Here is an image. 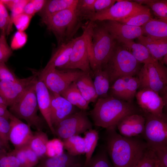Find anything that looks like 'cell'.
Segmentation results:
<instances>
[{
    "label": "cell",
    "mask_w": 167,
    "mask_h": 167,
    "mask_svg": "<svg viewBox=\"0 0 167 167\" xmlns=\"http://www.w3.org/2000/svg\"><path fill=\"white\" fill-rule=\"evenodd\" d=\"M116 129H106L105 149L113 167H135L148 148L147 143L137 137H124Z\"/></svg>",
    "instance_id": "1"
},
{
    "label": "cell",
    "mask_w": 167,
    "mask_h": 167,
    "mask_svg": "<svg viewBox=\"0 0 167 167\" xmlns=\"http://www.w3.org/2000/svg\"><path fill=\"white\" fill-rule=\"evenodd\" d=\"M90 115L94 124L106 129L116 127L124 118L134 113H142L134 102L119 100L109 96L98 98Z\"/></svg>",
    "instance_id": "2"
},
{
    "label": "cell",
    "mask_w": 167,
    "mask_h": 167,
    "mask_svg": "<svg viewBox=\"0 0 167 167\" xmlns=\"http://www.w3.org/2000/svg\"><path fill=\"white\" fill-rule=\"evenodd\" d=\"M89 54L90 66L93 72L105 67L117 42L102 21H89Z\"/></svg>",
    "instance_id": "3"
},
{
    "label": "cell",
    "mask_w": 167,
    "mask_h": 167,
    "mask_svg": "<svg viewBox=\"0 0 167 167\" xmlns=\"http://www.w3.org/2000/svg\"><path fill=\"white\" fill-rule=\"evenodd\" d=\"M82 20L75 9L65 10L41 20L49 31L55 36L59 45L72 39L80 27Z\"/></svg>",
    "instance_id": "4"
},
{
    "label": "cell",
    "mask_w": 167,
    "mask_h": 167,
    "mask_svg": "<svg viewBox=\"0 0 167 167\" xmlns=\"http://www.w3.org/2000/svg\"><path fill=\"white\" fill-rule=\"evenodd\" d=\"M142 66L133 55L117 42L111 56L104 68L108 73L111 86L121 77L137 76Z\"/></svg>",
    "instance_id": "5"
},
{
    "label": "cell",
    "mask_w": 167,
    "mask_h": 167,
    "mask_svg": "<svg viewBox=\"0 0 167 167\" xmlns=\"http://www.w3.org/2000/svg\"><path fill=\"white\" fill-rule=\"evenodd\" d=\"M36 81L10 107V111L16 118L25 120L30 126L39 131L42 130L43 122L37 113L39 108L35 88Z\"/></svg>",
    "instance_id": "6"
},
{
    "label": "cell",
    "mask_w": 167,
    "mask_h": 167,
    "mask_svg": "<svg viewBox=\"0 0 167 167\" xmlns=\"http://www.w3.org/2000/svg\"><path fill=\"white\" fill-rule=\"evenodd\" d=\"M137 76L139 82V89H151L167 100V68L164 64L157 60L144 64Z\"/></svg>",
    "instance_id": "7"
},
{
    "label": "cell",
    "mask_w": 167,
    "mask_h": 167,
    "mask_svg": "<svg viewBox=\"0 0 167 167\" xmlns=\"http://www.w3.org/2000/svg\"><path fill=\"white\" fill-rule=\"evenodd\" d=\"M36 72L38 78L44 83L50 92L61 95L84 72L78 69L55 68L42 69Z\"/></svg>",
    "instance_id": "8"
},
{
    "label": "cell",
    "mask_w": 167,
    "mask_h": 167,
    "mask_svg": "<svg viewBox=\"0 0 167 167\" xmlns=\"http://www.w3.org/2000/svg\"><path fill=\"white\" fill-rule=\"evenodd\" d=\"M83 34L74 38V42L69 60L62 69H78L92 75L89 54V21L82 25Z\"/></svg>",
    "instance_id": "9"
},
{
    "label": "cell",
    "mask_w": 167,
    "mask_h": 167,
    "mask_svg": "<svg viewBox=\"0 0 167 167\" xmlns=\"http://www.w3.org/2000/svg\"><path fill=\"white\" fill-rule=\"evenodd\" d=\"M150 11L148 7L129 0H117L108 9L95 13L89 19L91 21L120 20Z\"/></svg>",
    "instance_id": "10"
},
{
    "label": "cell",
    "mask_w": 167,
    "mask_h": 167,
    "mask_svg": "<svg viewBox=\"0 0 167 167\" xmlns=\"http://www.w3.org/2000/svg\"><path fill=\"white\" fill-rule=\"evenodd\" d=\"M145 124L142 134L148 148L167 145V116L143 113Z\"/></svg>",
    "instance_id": "11"
},
{
    "label": "cell",
    "mask_w": 167,
    "mask_h": 167,
    "mask_svg": "<svg viewBox=\"0 0 167 167\" xmlns=\"http://www.w3.org/2000/svg\"><path fill=\"white\" fill-rule=\"evenodd\" d=\"M93 125L85 110L76 111L59 122L54 127L55 135L62 140L84 133L92 129Z\"/></svg>",
    "instance_id": "12"
},
{
    "label": "cell",
    "mask_w": 167,
    "mask_h": 167,
    "mask_svg": "<svg viewBox=\"0 0 167 167\" xmlns=\"http://www.w3.org/2000/svg\"><path fill=\"white\" fill-rule=\"evenodd\" d=\"M135 97L138 107L143 113L155 115L164 113L163 110L166 106L167 101L157 92L147 88L139 89Z\"/></svg>",
    "instance_id": "13"
},
{
    "label": "cell",
    "mask_w": 167,
    "mask_h": 167,
    "mask_svg": "<svg viewBox=\"0 0 167 167\" xmlns=\"http://www.w3.org/2000/svg\"><path fill=\"white\" fill-rule=\"evenodd\" d=\"M37 78L35 72L32 75L15 81L0 80V96L6 101L8 106L13 105Z\"/></svg>",
    "instance_id": "14"
},
{
    "label": "cell",
    "mask_w": 167,
    "mask_h": 167,
    "mask_svg": "<svg viewBox=\"0 0 167 167\" xmlns=\"http://www.w3.org/2000/svg\"><path fill=\"white\" fill-rule=\"evenodd\" d=\"M9 120L10 125L9 141L13 145L15 149H18L28 145L33 134L30 126L12 114Z\"/></svg>",
    "instance_id": "15"
},
{
    "label": "cell",
    "mask_w": 167,
    "mask_h": 167,
    "mask_svg": "<svg viewBox=\"0 0 167 167\" xmlns=\"http://www.w3.org/2000/svg\"><path fill=\"white\" fill-rule=\"evenodd\" d=\"M49 92L51 120L54 128L61 121L76 111L75 106L61 95Z\"/></svg>",
    "instance_id": "16"
},
{
    "label": "cell",
    "mask_w": 167,
    "mask_h": 167,
    "mask_svg": "<svg viewBox=\"0 0 167 167\" xmlns=\"http://www.w3.org/2000/svg\"><path fill=\"white\" fill-rule=\"evenodd\" d=\"M145 124L143 113H137L127 116L117 125L119 134L127 137H134L142 135Z\"/></svg>",
    "instance_id": "17"
},
{
    "label": "cell",
    "mask_w": 167,
    "mask_h": 167,
    "mask_svg": "<svg viewBox=\"0 0 167 167\" xmlns=\"http://www.w3.org/2000/svg\"><path fill=\"white\" fill-rule=\"evenodd\" d=\"M102 21L117 41L121 40H133L143 35L141 27L131 26L116 21Z\"/></svg>",
    "instance_id": "18"
},
{
    "label": "cell",
    "mask_w": 167,
    "mask_h": 167,
    "mask_svg": "<svg viewBox=\"0 0 167 167\" xmlns=\"http://www.w3.org/2000/svg\"><path fill=\"white\" fill-rule=\"evenodd\" d=\"M35 88L39 109L51 131L55 135L54 129L51 120L49 91L44 83L38 77L35 82Z\"/></svg>",
    "instance_id": "19"
},
{
    "label": "cell",
    "mask_w": 167,
    "mask_h": 167,
    "mask_svg": "<svg viewBox=\"0 0 167 167\" xmlns=\"http://www.w3.org/2000/svg\"><path fill=\"white\" fill-rule=\"evenodd\" d=\"M74 42V38L68 42L59 45L54 51L44 70L62 69L68 63Z\"/></svg>",
    "instance_id": "20"
},
{
    "label": "cell",
    "mask_w": 167,
    "mask_h": 167,
    "mask_svg": "<svg viewBox=\"0 0 167 167\" xmlns=\"http://www.w3.org/2000/svg\"><path fill=\"white\" fill-rule=\"evenodd\" d=\"M84 164L79 156H74L67 152L52 157H45L36 167H75Z\"/></svg>",
    "instance_id": "21"
},
{
    "label": "cell",
    "mask_w": 167,
    "mask_h": 167,
    "mask_svg": "<svg viewBox=\"0 0 167 167\" xmlns=\"http://www.w3.org/2000/svg\"><path fill=\"white\" fill-rule=\"evenodd\" d=\"M137 39L138 43L144 45L155 60L161 62L167 54V38L156 39L142 35Z\"/></svg>",
    "instance_id": "22"
},
{
    "label": "cell",
    "mask_w": 167,
    "mask_h": 167,
    "mask_svg": "<svg viewBox=\"0 0 167 167\" xmlns=\"http://www.w3.org/2000/svg\"><path fill=\"white\" fill-rule=\"evenodd\" d=\"M141 27L143 36L156 39L167 38V19L152 18Z\"/></svg>",
    "instance_id": "23"
},
{
    "label": "cell",
    "mask_w": 167,
    "mask_h": 167,
    "mask_svg": "<svg viewBox=\"0 0 167 167\" xmlns=\"http://www.w3.org/2000/svg\"><path fill=\"white\" fill-rule=\"evenodd\" d=\"M117 42L124 46L141 64L156 60L152 58L147 49L141 44L136 43L131 40H121Z\"/></svg>",
    "instance_id": "24"
},
{
    "label": "cell",
    "mask_w": 167,
    "mask_h": 167,
    "mask_svg": "<svg viewBox=\"0 0 167 167\" xmlns=\"http://www.w3.org/2000/svg\"><path fill=\"white\" fill-rule=\"evenodd\" d=\"M91 74L84 72L75 81L83 97L89 104L95 102L98 98L94 86Z\"/></svg>",
    "instance_id": "25"
},
{
    "label": "cell",
    "mask_w": 167,
    "mask_h": 167,
    "mask_svg": "<svg viewBox=\"0 0 167 167\" xmlns=\"http://www.w3.org/2000/svg\"><path fill=\"white\" fill-rule=\"evenodd\" d=\"M78 1V0H47L43 9L40 12L41 20L65 10L75 9Z\"/></svg>",
    "instance_id": "26"
},
{
    "label": "cell",
    "mask_w": 167,
    "mask_h": 167,
    "mask_svg": "<svg viewBox=\"0 0 167 167\" xmlns=\"http://www.w3.org/2000/svg\"><path fill=\"white\" fill-rule=\"evenodd\" d=\"M93 84L98 98H104L109 96L110 86L109 75L104 68L92 72Z\"/></svg>",
    "instance_id": "27"
},
{
    "label": "cell",
    "mask_w": 167,
    "mask_h": 167,
    "mask_svg": "<svg viewBox=\"0 0 167 167\" xmlns=\"http://www.w3.org/2000/svg\"><path fill=\"white\" fill-rule=\"evenodd\" d=\"M72 105L81 110L89 109V104L82 96L78 89L75 81L71 83L61 94Z\"/></svg>",
    "instance_id": "28"
},
{
    "label": "cell",
    "mask_w": 167,
    "mask_h": 167,
    "mask_svg": "<svg viewBox=\"0 0 167 167\" xmlns=\"http://www.w3.org/2000/svg\"><path fill=\"white\" fill-rule=\"evenodd\" d=\"M84 134L85 158L83 167H86L93 156L99 139V135L98 131L93 129L87 131Z\"/></svg>",
    "instance_id": "29"
},
{
    "label": "cell",
    "mask_w": 167,
    "mask_h": 167,
    "mask_svg": "<svg viewBox=\"0 0 167 167\" xmlns=\"http://www.w3.org/2000/svg\"><path fill=\"white\" fill-rule=\"evenodd\" d=\"M48 140L46 133L42 130L37 131L33 134L28 145L41 159L46 157V146Z\"/></svg>",
    "instance_id": "30"
},
{
    "label": "cell",
    "mask_w": 167,
    "mask_h": 167,
    "mask_svg": "<svg viewBox=\"0 0 167 167\" xmlns=\"http://www.w3.org/2000/svg\"><path fill=\"white\" fill-rule=\"evenodd\" d=\"M62 140L64 149L69 154L74 156H80L85 154L83 137L79 135H75Z\"/></svg>",
    "instance_id": "31"
},
{
    "label": "cell",
    "mask_w": 167,
    "mask_h": 167,
    "mask_svg": "<svg viewBox=\"0 0 167 167\" xmlns=\"http://www.w3.org/2000/svg\"><path fill=\"white\" fill-rule=\"evenodd\" d=\"M95 0H78L75 8L76 13L81 20H89L96 12L94 8Z\"/></svg>",
    "instance_id": "32"
},
{
    "label": "cell",
    "mask_w": 167,
    "mask_h": 167,
    "mask_svg": "<svg viewBox=\"0 0 167 167\" xmlns=\"http://www.w3.org/2000/svg\"><path fill=\"white\" fill-rule=\"evenodd\" d=\"M126 77L117 79L110 86L109 92V96L126 101Z\"/></svg>",
    "instance_id": "33"
},
{
    "label": "cell",
    "mask_w": 167,
    "mask_h": 167,
    "mask_svg": "<svg viewBox=\"0 0 167 167\" xmlns=\"http://www.w3.org/2000/svg\"><path fill=\"white\" fill-rule=\"evenodd\" d=\"M126 101L134 102V99L139 86L138 77L136 76L126 77Z\"/></svg>",
    "instance_id": "34"
},
{
    "label": "cell",
    "mask_w": 167,
    "mask_h": 167,
    "mask_svg": "<svg viewBox=\"0 0 167 167\" xmlns=\"http://www.w3.org/2000/svg\"><path fill=\"white\" fill-rule=\"evenodd\" d=\"M106 149L102 150L93 156L86 167H113Z\"/></svg>",
    "instance_id": "35"
},
{
    "label": "cell",
    "mask_w": 167,
    "mask_h": 167,
    "mask_svg": "<svg viewBox=\"0 0 167 167\" xmlns=\"http://www.w3.org/2000/svg\"><path fill=\"white\" fill-rule=\"evenodd\" d=\"M62 140L59 138L49 140L46 144V156L52 157L64 152Z\"/></svg>",
    "instance_id": "36"
},
{
    "label": "cell",
    "mask_w": 167,
    "mask_h": 167,
    "mask_svg": "<svg viewBox=\"0 0 167 167\" xmlns=\"http://www.w3.org/2000/svg\"><path fill=\"white\" fill-rule=\"evenodd\" d=\"M147 6L159 19H167V0H151Z\"/></svg>",
    "instance_id": "37"
},
{
    "label": "cell",
    "mask_w": 167,
    "mask_h": 167,
    "mask_svg": "<svg viewBox=\"0 0 167 167\" xmlns=\"http://www.w3.org/2000/svg\"><path fill=\"white\" fill-rule=\"evenodd\" d=\"M152 18L150 11L122 19L118 22L131 26L141 27Z\"/></svg>",
    "instance_id": "38"
},
{
    "label": "cell",
    "mask_w": 167,
    "mask_h": 167,
    "mask_svg": "<svg viewBox=\"0 0 167 167\" xmlns=\"http://www.w3.org/2000/svg\"><path fill=\"white\" fill-rule=\"evenodd\" d=\"M159 165L154 151L148 148L135 167H157Z\"/></svg>",
    "instance_id": "39"
},
{
    "label": "cell",
    "mask_w": 167,
    "mask_h": 167,
    "mask_svg": "<svg viewBox=\"0 0 167 167\" xmlns=\"http://www.w3.org/2000/svg\"><path fill=\"white\" fill-rule=\"evenodd\" d=\"M32 17L24 13L11 17V24H14L18 31H24L28 28Z\"/></svg>",
    "instance_id": "40"
},
{
    "label": "cell",
    "mask_w": 167,
    "mask_h": 167,
    "mask_svg": "<svg viewBox=\"0 0 167 167\" xmlns=\"http://www.w3.org/2000/svg\"><path fill=\"white\" fill-rule=\"evenodd\" d=\"M6 33L2 32L0 36V62L5 63L12 54V50L8 45L6 38Z\"/></svg>",
    "instance_id": "41"
},
{
    "label": "cell",
    "mask_w": 167,
    "mask_h": 167,
    "mask_svg": "<svg viewBox=\"0 0 167 167\" xmlns=\"http://www.w3.org/2000/svg\"><path fill=\"white\" fill-rule=\"evenodd\" d=\"M6 8L12 12L11 17L23 13L24 8L29 0H2Z\"/></svg>",
    "instance_id": "42"
},
{
    "label": "cell",
    "mask_w": 167,
    "mask_h": 167,
    "mask_svg": "<svg viewBox=\"0 0 167 167\" xmlns=\"http://www.w3.org/2000/svg\"><path fill=\"white\" fill-rule=\"evenodd\" d=\"M9 120L0 117V141L2 145L9 148L10 125Z\"/></svg>",
    "instance_id": "43"
},
{
    "label": "cell",
    "mask_w": 167,
    "mask_h": 167,
    "mask_svg": "<svg viewBox=\"0 0 167 167\" xmlns=\"http://www.w3.org/2000/svg\"><path fill=\"white\" fill-rule=\"evenodd\" d=\"M27 38V35L24 31H17L11 40L10 47L12 49L16 50L22 48L26 43Z\"/></svg>",
    "instance_id": "44"
},
{
    "label": "cell",
    "mask_w": 167,
    "mask_h": 167,
    "mask_svg": "<svg viewBox=\"0 0 167 167\" xmlns=\"http://www.w3.org/2000/svg\"><path fill=\"white\" fill-rule=\"evenodd\" d=\"M0 167H21L18 159L10 153L0 155Z\"/></svg>",
    "instance_id": "45"
},
{
    "label": "cell",
    "mask_w": 167,
    "mask_h": 167,
    "mask_svg": "<svg viewBox=\"0 0 167 167\" xmlns=\"http://www.w3.org/2000/svg\"><path fill=\"white\" fill-rule=\"evenodd\" d=\"M149 148L154 151L158 160L159 167H167V145Z\"/></svg>",
    "instance_id": "46"
},
{
    "label": "cell",
    "mask_w": 167,
    "mask_h": 167,
    "mask_svg": "<svg viewBox=\"0 0 167 167\" xmlns=\"http://www.w3.org/2000/svg\"><path fill=\"white\" fill-rule=\"evenodd\" d=\"M18 79L5 63L0 62V80L13 81Z\"/></svg>",
    "instance_id": "47"
},
{
    "label": "cell",
    "mask_w": 167,
    "mask_h": 167,
    "mask_svg": "<svg viewBox=\"0 0 167 167\" xmlns=\"http://www.w3.org/2000/svg\"><path fill=\"white\" fill-rule=\"evenodd\" d=\"M26 154L28 167H33L36 165L40 159L36 153L28 145L24 147Z\"/></svg>",
    "instance_id": "48"
},
{
    "label": "cell",
    "mask_w": 167,
    "mask_h": 167,
    "mask_svg": "<svg viewBox=\"0 0 167 167\" xmlns=\"http://www.w3.org/2000/svg\"><path fill=\"white\" fill-rule=\"evenodd\" d=\"M117 0H95L94 8L96 13L105 10L117 2Z\"/></svg>",
    "instance_id": "49"
},
{
    "label": "cell",
    "mask_w": 167,
    "mask_h": 167,
    "mask_svg": "<svg viewBox=\"0 0 167 167\" xmlns=\"http://www.w3.org/2000/svg\"><path fill=\"white\" fill-rule=\"evenodd\" d=\"M10 153L18 159L20 163L21 167H28L27 159L24 147L18 149H15Z\"/></svg>",
    "instance_id": "50"
},
{
    "label": "cell",
    "mask_w": 167,
    "mask_h": 167,
    "mask_svg": "<svg viewBox=\"0 0 167 167\" xmlns=\"http://www.w3.org/2000/svg\"><path fill=\"white\" fill-rule=\"evenodd\" d=\"M36 13L41 11L46 3V0H31Z\"/></svg>",
    "instance_id": "51"
},
{
    "label": "cell",
    "mask_w": 167,
    "mask_h": 167,
    "mask_svg": "<svg viewBox=\"0 0 167 167\" xmlns=\"http://www.w3.org/2000/svg\"><path fill=\"white\" fill-rule=\"evenodd\" d=\"M23 13L32 17L36 13L33 6L31 0H29V1L25 6L24 8Z\"/></svg>",
    "instance_id": "52"
},
{
    "label": "cell",
    "mask_w": 167,
    "mask_h": 167,
    "mask_svg": "<svg viewBox=\"0 0 167 167\" xmlns=\"http://www.w3.org/2000/svg\"><path fill=\"white\" fill-rule=\"evenodd\" d=\"M6 18L11 19L6 7L2 0H0V19Z\"/></svg>",
    "instance_id": "53"
},
{
    "label": "cell",
    "mask_w": 167,
    "mask_h": 167,
    "mask_svg": "<svg viewBox=\"0 0 167 167\" xmlns=\"http://www.w3.org/2000/svg\"><path fill=\"white\" fill-rule=\"evenodd\" d=\"M6 106H0V117L9 120L12 113L7 109Z\"/></svg>",
    "instance_id": "54"
},
{
    "label": "cell",
    "mask_w": 167,
    "mask_h": 167,
    "mask_svg": "<svg viewBox=\"0 0 167 167\" xmlns=\"http://www.w3.org/2000/svg\"><path fill=\"white\" fill-rule=\"evenodd\" d=\"M4 105L8 107L7 102L5 99L0 96V106Z\"/></svg>",
    "instance_id": "55"
},
{
    "label": "cell",
    "mask_w": 167,
    "mask_h": 167,
    "mask_svg": "<svg viewBox=\"0 0 167 167\" xmlns=\"http://www.w3.org/2000/svg\"><path fill=\"white\" fill-rule=\"evenodd\" d=\"M162 64L167 65V54L165 55L163 57L161 62Z\"/></svg>",
    "instance_id": "56"
},
{
    "label": "cell",
    "mask_w": 167,
    "mask_h": 167,
    "mask_svg": "<svg viewBox=\"0 0 167 167\" xmlns=\"http://www.w3.org/2000/svg\"><path fill=\"white\" fill-rule=\"evenodd\" d=\"M2 146H3V145H2L1 142L0 141V155L4 152L3 150H2Z\"/></svg>",
    "instance_id": "57"
},
{
    "label": "cell",
    "mask_w": 167,
    "mask_h": 167,
    "mask_svg": "<svg viewBox=\"0 0 167 167\" xmlns=\"http://www.w3.org/2000/svg\"><path fill=\"white\" fill-rule=\"evenodd\" d=\"M84 164L79 165L75 167H83Z\"/></svg>",
    "instance_id": "58"
},
{
    "label": "cell",
    "mask_w": 167,
    "mask_h": 167,
    "mask_svg": "<svg viewBox=\"0 0 167 167\" xmlns=\"http://www.w3.org/2000/svg\"><path fill=\"white\" fill-rule=\"evenodd\" d=\"M157 167H160L159 166V165Z\"/></svg>",
    "instance_id": "59"
}]
</instances>
